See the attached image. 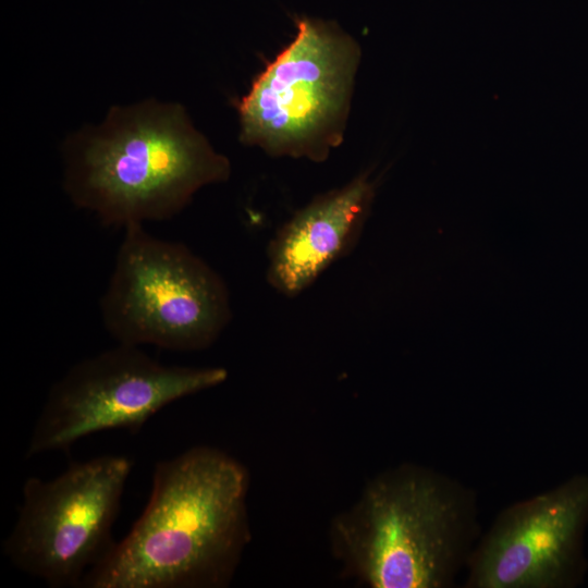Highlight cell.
Listing matches in <instances>:
<instances>
[{"mask_svg":"<svg viewBox=\"0 0 588 588\" xmlns=\"http://www.w3.org/2000/svg\"><path fill=\"white\" fill-rule=\"evenodd\" d=\"M248 481L238 461L211 446L159 461L142 515L82 587H224L249 540Z\"/></svg>","mask_w":588,"mask_h":588,"instance_id":"cell-1","label":"cell"},{"mask_svg":"<svg viewBox=\"0 0 588 588\" xmlns=\"http://www.w3.org/2000/svg\"><path fill=\"white\" fill-rule=\"evenodd\" d=\"M217 152L177 103L112 108L65 149L64 188L101 223L125 229L180 213L201 187L225 182Z\"/></svg>","mask_w":588,"mask_h":588,"instance_id":"cell-2","label":"cell"},{"mask_svg":"<svg viewBox=\"0 0 588 588\" xmlns=\"http://www.w3.org/2000/svg\"><path fill=\"white\" fill-rule=\"evenodd\" d=\"M474 495L434 470L402 465L373 478L335 517L346 575L372 588H444L470 556Z\"/></svg>","mask_w":588,"mask_h":588,"instance_id":"cell-3","label":"cell"},{"mask_svg":"<svg viewBox=\"0 0 588 588\" xmlns=\"http://www.w3.org/2000/svg\"><path fill=\"white\" fill-rule=\"evenodd\" d=\"M296 27L238 101L240 140L322 162L343 142L362 51L334 22L301 16Z\"/></svg>","mask_w":588,"mask_h":588,"instance_id":"cell-4","label":"cell"},{"mask_svg":"<svg viewBox=\"0 0 588 588\" xmlns=\"http://www.w3.org/2000/svg\"><path fill=\"white\" fill-rule=\"evenodd\" d=\"M100 316L118 343L200 351L231 322V296L224 279L186 245L130 225L100 299Z\"/></svg>","mask_w":588,"mask_h":588,"instance_id":"cell-5","label":"cell"},{"mask_svg":"<svg viewBox=\"0 0 588 588\" xmlns=\"http://www.w3.org/2000/svg\"><path fill=\"white\" fill-rule=\"evenodd\" d=\"M132 467L130 457L107 454L73 462L50 480L28 477L4 556L49 587H82L115 544L112 527Z\"/></svg>","mask_w":588,"mask_h":588,"instance_id":"cell-6","label":"cell"},{"mask_svg":"<svg viewBox=\"0 0 588 588\" xmlns=\"http://www.w3.org/2000/svg\"><path fill=\"white\" fill-rule=\"evenodd\" d=\"M223 367L166 365L142 346H117L73 365L47 393L26 456L69 450L99 431L139 430L169 404L223 383Z\"/></svg>","mask_w":588,"mask_h":588,"instance_id":"cell-7","label":"cell"},{"mask_svg":"<svg viewBox=\"0 0 588 588\" xmlns=\"http://www.w3.org/2000/svg\"><path fill=\"white\" fill-rule=\"evenodd\" d=\"M588 522V476L503 510L468 559L467 587L560 588L573 583Z\"/></svg>","mask_w":588,"mask_h":588,"instance_id":"cell-8","label":"cell"},{"mask_svg":"<svg viewBox=\"0 0 588 588\" xmlns=\"http://www.w3.org/2000/svg\"><path fill=\"white\" fill-rule=\"evenodd\" d=\"M377 186L370 170L362 172L342 187L318 195L286 220L267 247L269 285L295 297L348 255L362 236Z\"/></svg>","mask_w":588,"mask_h":588,"instance_id":"cell-9","label":"cell"}]
</instances>
